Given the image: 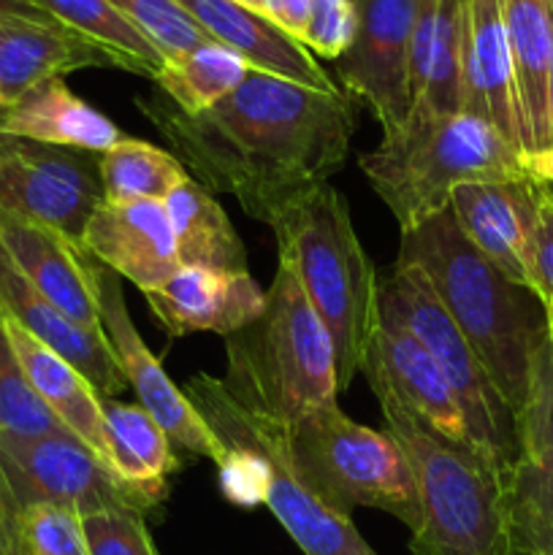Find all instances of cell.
I'll use <instances>...</instances> for the list:
<instances>
[{"label":"cell","instance_id":"obj_1","mask_svg":"<svg viewBox=\"0 0 553 555\" xmlns=\"http://www.w3.org/2000/svg\"><path fill=\"white\" fill-rule=\"evenodd\" d=\"M136 103L195 182L231 193L263 225L345 168L358 119L345 90H314L255 68L195 117L160 92Z\"/></svg>","mask_w":553,"mask_h":555},{"label":"cell","instance_id":"obj_2","mask_svg":"<svg viewBox=\"0 0 553 555\" xmlns=\"http://www.w3.org/2000/svg\"><path fill=\"white\" fill-rule=\"evenodd\" d=\"M399 260L415 263L428 276L442 307L518 415L535 358L548 339L540 298L483 258L459 231L450 209L401 233Z\"/></svg>","mask_w":553,"mask_h":555},{"label":"cell","instance_id":"obj_3","mask_svg":"<svg viewBox=\"0 0 553 555\" xmlns=\"http://www.w3.org/2000/svg\"><path fill=\"white\" fill-rule=\"evenodd\" d=\"M226 361L220 379L228 393L287 428L339 404L334 341L282 260L266 291L263 312L226 336Z\"/></svg>","mask_w":553,"mask_h":555},{"label":"cell","instance_id":"obj_4","mask_svg":"<svg viewBox=\"0 0 553 555\" xmlns=\"http://www.w3.org/2000/svg\"><path fill=\"white\" fill-rule=\"evenodd\" d=\"M380 410L415 477L421 515L410 553L515 555L513 466L472 444L450 442L394 406Z\"/></svg>","mask_w":553,"mask_h":555},{"label":"cell","instance_id":"obj_5","mask_svg":"<svg viewBox=\"0 0 553 555\" xmlns=\"http://www.w3.org/2000/svg\"><path fill=\"white\" fill-rule=\"evenodd\" d=\"M280 260L293 269L309 304L329 328L339 393L361 372L380 323V276L363 249L339 190L320 184L287 204L271 222Z\"/></svg>","mask_w":553,"mask_h":555},{"label":"cell","instance_id":"obj_6","mask_svg":"<svg viewBox=\"0 0 553 555\" xmlns=\"http://www.w3.org/2000/svg\"><path fill=\"white\" fill-rule=\"evenodd\" d=\"M520 155L507 135L475 114H410L361 157V171L404 233L448 209L461 184L526 177Z\"/></svg>","mask_w":553,"mask_h":555},{"label":"cell","instance_id":"obj_7","mask_svg":"<svg viewBox=\"0 0 553 555\" xmlns=\"http://www.w3.org/2000/svg\"><path fill=\"white\" fill-rule=\"evenodd\" d=\"M291 455L304 482L342 515L372 507L410 531L417 526L421 504L412 466L385 428L361 426L336 404L291 426Z\"/></svg>","mask_w":553,"mask_h":555},{"label":"cell","instance_id":"obj_8","mask_svg":"<svg viewBox=\"0 0 553 555\" xmlns=\"http://www.w3.org/2000/svg\"><path fill=\"white\" fill-rule=\"evenodd\" d=\"M184 396L211 428L222 448H247L269 461L271 480L266 507L274 513L304 555H377L361 531L331 504H325L298 475L291 455V428L249 412L226 390L220 377L195 374Z\"/></svg>","mask_w":553,"mask_h":555},{"label":"cell","instance_id":"obj_9","mask_svg":"<svg viewBox=\"0 0 553 555\" xmlns=\"http://www.w3.org/2000/svg\"><path fill=\"white\" fill-rule=\"evenodd\" d=\"M380 314L410 331L434 358L459 401L472 444L499 464L515 466L518 437L513 410L415 263L396 258L394 269L380 280Z\"/></svg>","mask_w":553,"mask_h":555},{"label":"cell","instance_id":"obj_10","mask_svg":"<svg viewBox=\"0 0 553 555\" xmlns=\"http://www.w3.org/2000/svg\"><path fill=\"white\" fill-rule=\"evenodd\" d=\"M0 469L20 513L49 504L81 520L101 513L150 515V507L65 428L38 437L0 434Z\"/></svg>","mask_w":553,"mask_h":555},{"label":"cell","instance_id":"obj_11","mask_svg":"<svg viewBox=\"0 0 553 555\" xmlns=\"http://www.w3.org/2000/svg\"><path fill=\"white\" fill-rule=\"evenodd\" d=\"M103 204L101 155L0 135V206L81 244Z\"/></svg>","mask_w":553,"mask_h":555},{"label":"cell","instance_id":"obj_12","mask_svg":"<svg viewBox=\"0 0 553 555\" xmlns=\"http://www.w3.org/2000/svg\"><path fill=\"white\" fill-rule=\"evenodd\" d=\"M358 30L350 49L336 60V76L347 95L372 108L383 135L404 125L410 98V41L417 0H356Z\"/></svg>","mask_w":553,"mask_h":555},{"label":"cell","instance_id":"obj_13","mask_svg":"<svg viewBox=\"0 0 553 555\" xmlns=\"http://www.w3.org/2000/svg\"><path fill=\"white\" fill-rule=\"evenodd\" d=\"M98 307H101V328L106 331L119 372H123L128 388L139 396V404L160 423L171 444L220 464L226 459V448L211 434V428L206 426L184 390L177 388L173 379L163 372L160 358L152 356L150 347L144 345L128 307H125L123 280L103 266L98 274Z\"/></svg>","mask_w":553,"mask_h":555},{"label":"cell","instance_id":"obj_14","mask_svg":"<svg viewBox=\"0 0 553 555\" xmlns=\"http://www.w3.org/2000/svg\"><path fill=\"white\" fill-rule=\"evenodd\" d=\"M361 374L372 385L380 406L401 410L450 442L472 444L459 401L434 358L410 331L383 314L363 352Z\"/></svg>","mask_w":553,"mask_h":555},{"label":"cell","instance_id":"obj_15","mask_svg":"<svg viewBox=\"0 0 553 555\" xmlns=\"http://www.w3.org/2000/svg\"><path fill=\"white\" fill-rule=\"evenodd\" d=\"M81 68H117V63L27 0H0V108Z\"/></svg>","mask_w":553,"mask_h":555},{"label":"cell","instance_id":"obj_16","mask_svg":"<svg viewBox=\"0 0 553 555\" xmlns=\"http://www.w3.org/2000/svg\"><path fill=\"white\" fill-rule=\"evenodd\" d=\"M0 244L22 274L63 309L70 320L87 328H101L98 274L101 263L81 244L36 220L0 206Z\"/></svg>","mask_w":553,"mask_h":555},{"label":"cell","instance_id":"obj_17","mask_svg":"<svg viewBox=\"0 0 553 555\" xmlns=\"http://www.w3.org/2000/svg\"><path fill=\"white\" fill-rule=\"evenodd\" d=\"M0 312L30 336H36L49 350L57 352L60 358H65L70 366L79 369L103 399H117L128 388L106 331L79 325L63 309L54 307L22 274L3 244H0Z\"/></svg>","mask_w":553,"mask_h":555},{"label":"cell","instance_id":"obj_18","mask_svg":"<svg viewBox=\"0 0 553 555\" xmlns=\"http://www.w3.org/2000/svg\"><path fill=\"white\" fill-rule=\"evenodd\" d=\"M157 325L171 339L211 334L231 336L266 307V291L249 271H215L179 266L171 280L144 293Z\"/></svg>","mask_w":553,"mask_h":555},{"label":"cell","instance_id":"obj_19","mask_svg":"<svg viewBox=\"0 0 553 555\" xmlns=\"http://www.w3.org/2000/svg\"><path fill=\"white\" fill-rule=\"evenodd\" d=\"M81 247L141 293L171 280L179 269L177 238L163 201H103L87 222Z\"/></svg>","mask_w":553,"mask_h":555},{"label":"cell","instance_id":"obj_20","mask_svg":"<svg viewBox=\"0 0 553 555\" xmlns=\"http://www.w3.org/2000/svg\"><path fill=\"white\" fill-rule=\"evenodd\" d=\"M537 179L470 182L450 195L448 209L466 242L515 285L529 287V242Z\"/></svg>","mask_w":553,"mask_h":555},{"label":"cell","instance_id":"obj_21","mask_svg":"<svg viewBox=\"0 0 553 555\" xmlns=\"http://www.w3.org/2000/svg\"><path fill=\"white\" fill-rule=\"evenodd\" d=\"M464 11V112L491 122L526 152L524 114L502 0H461Z\"/></svg>","mask_w":553,"mask_h":555},{"label":"cell","instance_id":"obj_22","mask_svg":"<svg viewBox=\"0 0 553 555\" xmlns=\"http://www.w3.org/2000/svg\"><path fill=\"white\" fill-rule=\"evenodd\" d=\"M410 114L417 117H453L464 112L461 0H417L410 41Z\"/></svg>","mask_w":553,"mask_h":555},{"label":"cell","instance_id":"obj_23","mask_svg":"<svg viewBox=\"0 0 553 555\" xmlns=\"http://www.w3.org/2000/svg\"><path fill=\"white\" fill-rule=\"evenodd\" d=\"M211 41L233 49L249 63V68L314 87L339 90L325 74L318 57L307 52L296 38L285 36L260 11L236 0H177Z\"/></svg>","mask_w":553,"mask_h":555},{"label":"cell","instance_id":"obj_24","mask_svg":"<svg viewBox=\"0 0 553 555\" xmlns=\"http://www.w3.org/2000/svg\"><path fill=\"white\" fill-rule=\"evenodd\" d=\"M3 323L16 358L25 369L27 383L36 390L38 399L43 401V406L57 417L65 431L74 434L79 442H85L114 472V450L106 417H103V396H98V390L92 388L90 379L79 369H74L65 358H60L57 352L41 345L36 336L20 328L14 320L3 314Z\"/></svg>","mask_w":553,"mask_h":555},{"label":"cell","instance_id":"obj_25","mask_svg":"<svg viewBox=\"0 0 553 555\" xmlns=\"http://www.w3.org/2000/svg\"><path fill=\"white\" fill-rule=\"evenodd\" d=\"M0 135L68 146V150L103 155L119 139L117 125L76 95L63 79L43 81L30 92L0 108Z\"/></svg>","mask_w":553,"mask_h":555},{"label":"cell","instance_id":"obj_26","mask_svg":"<svg viewBox=\"0 0 553 555\" xmlns=\"http://www.w3.org/2000/svg\"><path fill=\"white\" fill-rule=\"evenodd\" d=\"M515 87L524 114L526 152L548 144V74L553 60L551 0H502Z\"/></svg>","mask_w":553,"mask_h":555},{"label":"cell","instance_id":"obj_27","mask_svg":"<svg viewBox=\"0 0 553 555\" xmlns=\"http://www.w3.org/2000/svg\"><path fill=\"white\" fill-rule=\"evenodd\" d=\"M103 417L112 437L114 472L146 507L155 509L166 499L168 477L177 472L171 439L141 404L103 399Z\"/></svg>","mask_w":553,"mask_h":555},{"label":"cell","instance_id":"obj_28","mask_svg":"<svg viewBox=\"0 0 553 555\" xmlns=\"http://www.w3.org/2000/svg\"><path fill=\"white\" fill-rule=\"evenodd\" d=\"M177 238L179 266L215 271H247V253L215 193L193 177L179 184L166 201Z\"/></svg>","mask_w":553,"mask_h":555},{"label":"cell","instance_id":"obj_29","mask_svg":"<svg viewBox=\"0 0 553 555\" xmlns=\"http://www.w3.org/2000/svg\"><path fill=\"white\" fill-rule=\"evenodd\" d=\"M27 3L112 54L119 70L155 81V76L166 68V57L157 52L155 43L141 36L112 0H27Z\"/></svg>","mask_w":553,"mask_h":555},{"label":"cell","instance_id":"obj_30","mask_svg":"<svg viewBox=\"0 0 553 555\" xmlns=\"http://www.w3.org/2000/svg\"><path fill=\"white\" fill-rule=\"evenodd\" d=\"M249 74V63L222 43L209 41L184 57L166 63L155 76L157 92L179 112L204 114L226 101Z\"/></svg>","mask_w":553,"mask_h":555},{"label":"cell","instance_id":"obj_31","mask_svg":"<svg viewBox=\"0 0 553 555\" xmlns=\"http://www.w3.org/2000/svg\"><path fill=\"white\" fill-rule=\"evenodd\" d=\"M188 179L182 160L150 141L119 139L101 155L103 201L112 204L166 201Z\"/></svg>","mask_w":553,"mask_h":555},{"label":"cell","instance_id":"obj_32","mask_svg":"<svg viewBox=\"0 0 553 555\" xmlns=\"http://www.w3.org/2000/svg\"><path fill=\"white\" fill-rule=\"evenodd\" d=\"M510 486L515 555H553V469L518 459Z\"/></svg>","mask_w":553,"mask_h":555},{"label":"cell","instance_id":"obj_33","mask_svg":"<svg viewBox=\"0 0 553 555\" xmlns=\"http://www.w3.org/2000/svg\"><path fill=\"white\" fill-rule=\"evenodd\" d=\"M52 431H63V426L27 383V374L16 358L0 314V434L38 437Z\"/></svg>","mask_w":553,"mask_h":555},{"label":"cell","instance_id":"obj_34","mask_svg":"<svg viewBox=\"0 0 553 555\" xmlns=\"http://www.w3.org/2000/svg\"><path fill=\"white\" fill-rule=\"evenodd\" d=\"M518 459L553 469V339L548 336L531 369L524 406L515 415Z\"/></svg>","mask_w":553,"mask_h":555},{"label":"cell","instance_id":"obj_35","mask_svg":"<svg viewBox=\"0 0 553 555\" xmlns=\"http://www.w3.org/2000/svg\"><path fill=\"white\" fill-rule=\"evenodd\" d=\"M112 3L141 36L155 43L166 63H173L211 41L177 0H112Z\"/></svg>","mask_w":553,"mask_h":555},{"label":"cell","instance_id":"obj_36","mask_svg":"<svg viewBox=\"0 0 553 555\" xmlns=\"http://www.w3.org/2000/svg\"><path fill=\"white\" fill-rule=\"evenodd\" d=\"M16 555H90L81 518L49 504L25 507L16 524Z\"/></svg>","mask_w":553,"mask_h":555},{"label":"cell","instance_id":"obj_37","mask_svg":"<svg viewBox=\"0 0 553 555\" xmlns=\"http://www.w3.org/2000/svg\"><path fill=\"white\" fill-rule=\"evenodd\" d=\"M358 30L356 0H312L301 47L312 57L339 60L350 49Z\"/></svg>","mask_w":553,"mask_h":555},{"label":"cell","instance_id":"obj_38","mask_svg":"<svg viewBox=\"0 0 553 555\" xmlns=\"http://www.w3.org/2000/svg\"><path fill=\"white\" fill-rule=\"evenodd\" d=\"M90 555H160L139 513H101L81 520Z\"/></svg>","mask_w":553,"mask_h":555},{"label":"cell","instance_id":"obj_39","mask_svg":"<svg viewBox=\"0 0 553 555\" xmlns=\"http://www.w3.org/2000/svg\"><path fill=\"white\" fill-rule=\"evenodd\" d=\"M217 469H220V488L228 502L239 507L266 504L271 469L263 455L247 448H226V459L217 464Z\"/></svg>","mask_w":553,"mask_h":555},{"label":"cell","instance_id":"obj_40","mask_svg":"<svg viewBox=\"0 0 553 555\" xmlns=\"http://www.w3.org/2000/svg\"><path fill=\"white\" fill-rule=\"evenodd\" d=\"M529 291L542 304H553V190L537 182L535 225L529 242Z\"/></svg>","mask_w":553,"mask_h":555},{"label":"cell","instance_id":"obj_41","mask_svg":"<svg viewBox=\"0 0 553 555\" xmlns=\"http://www.w3.org/2000/svg\"><path fill=\"white\" fill-rule=\"evenodd\" d=\"M309 9H312V0H260V14L271 25L280 27L285 36L296 38L298 43H301L304 30H307Z\"/></svg>","mask_w":553,"mask_h":555},{"label":"cell","instance_id":"obj_42","mask_svg":"<svg viewBox=\"0 0 553 555\" xmlns=\"http://www.w3.org/2000/svg\"><path fill=\"white\" fill-rule=\"evenodd\" d=\"M16 524H20V507L0 469V555H16Z\"/></svg>","mask_w":553,"mask_h":555},{"label":"cell","instance_id":"obj_43","mask_svg":"<svg viewBox=\"0 0 553 555\" xmlns=\"http://www.w3.org/2000/svg\"><path fill=\"white\" fill-rule=\"evenodd\" d=\"M520 166H524L526 177L553 184V139L545 146H540V150L524 152L520 155Z\"/></svg>","mask_w":553,"mask_h":555},{"label":"cell","instance_id":"obj_44","mask_svg":"<svg viewBox=\"0 0 553 555\" xmlns=\"http://www.w3.org/2000/svg\"><path fill=\"white\" fill-rule=\"evenodd\" d=\"M553 139V60L551 74H548V141Z\"/></svg>","mask_w":553,"mask_h":555},{"label":"cell","instance_id":"obj_45","mask_svg":"<svg viewBox=\"0 0 553 555\" xmlns=\"http://www.w3.org/2000/svg\"><path fill=\"white\" fill-rule=\"evenodd\" d=\"M542 309H545V320H548V336L553 339V304H542Z\"/></svg>","mask_w":553,"mask_h":555},{"label":"cell","instance_id":"obj_46","mask_svg":"<svg viewBox=\"0 0 553 555\" xmlns=\"http://www.w3.org/2000/svg\"><path fill=\"white\" fill-rule=\"evenodd\" d=\"M236 3H244V5H249V9L260 11V0H236Z\"/></svg>","mask_w":553,"mask_h":555},{"label":"cell","instance_id":"obj_47","mask_svg":"<svg viewBox=\"0 0 553 555\" xmlns=\"http://www.w3.org/2000/svg\"><path fill=\"white\" fill-rule=\"evenodd\" d=\"M551 11H553V0H551Z\"/></svg>","mask_w":553,"mask_h":555}]
</instances>
